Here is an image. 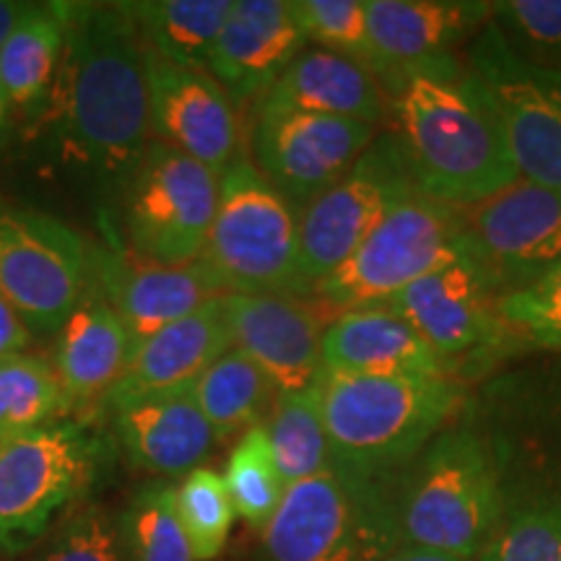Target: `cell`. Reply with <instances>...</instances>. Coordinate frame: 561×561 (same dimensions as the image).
<instances>
[{"label":"cell","instance_id":"obj_1","mask_svg":"<svg viewBox=\"0 0 561 561\" xmlns=\"http://www.w3.org/2000/svg\"><path fill=\"white\" fill-rule=\"evenodd\" d=\"M58 76L39 107L60 157L107 180H130L151 144L144 42L123 3H60Z\"/></svg>","mask_w":561,"mask_h":561},{"label":"cell","instance_id":"obj_2","mask_svg":"<svg viewBox=\"0 0 561 561\" xmlns=\"http://www.w3.org/2000/svg\"><path fill=\"white\" fill-rule=\"evenodd\" d=\"M380 83L421 193L460 208L520 178L500 123L458 60L396 70Z\"/></svg>","mask_w":561,"mask_h":561},{"label":"cell","instance_id":"obj_3","mask_svg":"<svg viewBox=\"0 0 561 561\" xmlns=\"http://www.w3.org/2000/svg\"><path fill=\"white\" fill-rule=\"evenodd\" d=\"M320 411L333 466L362 476H392L442 432L462 405L447 375H335L322 369Z\"/></svg>","mask_w":561,"mask_h":561},{"label":"cell","instance_id":"obj_4","mask_svg":"<svg viewBox=\"0 0 561 561\" xmlns=\"http://www.w3.org/2000/svg\"><path fill=\"white\" fill-rule=\"evenodd\" d=\"M502 517V476L479 430H442L398 486L401 546L471 559Z\"/></svg>","mask_w":561,"mask_h":561},{"label":"cell","instance_id":"obj_5","mask_svg":"<svg viewBox=\"0 0 561 561\" xmlns=\"http://www.w3.org/2000/svg\"><path fill=\"white\" fill-rule=\"evenodd\" d=\"M263 561H385L401 549L390 476L331 466L291 483L261 530Z\"/></svg>","mask_w":561,"mask_h":561},{"label":"cell","instance_id":"obj_6","mask_svg":"<svg viewBox=\"0 0 561 561\" xmlns=\"http://www.w3.org/2000/svg\"><path fill=\"white\" fill-rule=\"evenodd\" d=\"M201 261L227 294L312 297L301 276L299 210L244 151L219 174V203Z\"/></svg>","mask_w":561,"mask_h":561},{"label":"cell","instance_id":"obj_7","mask_svg":"<svg viewBox=\"0 0 561 561\" xmlns=\"http://www.w3.org/2000/svg\"><path fill=\"white\" fill-rule=\"evenodd\" d=\"M102 442L87 421L60 419L0 442V557L30 553L100 473Z\"/></svg>","mask_w":561,"mask_h":561},{"label":"cell","instance_id":"obj_8","mask_svg":"<svg viewBox=\"0 0 561 561\" xmlns=\"http://www.w3.org/2000/svg\"><path fill=\"white\" fill-rule=\"evenodd\" d=\"M458 261V208L416 191L382 216L354 255L314 286L312 297L333 314L388 305L411 284Z\"/></svg>","mask_w":561,"mask_h":561},{"label":"cell","instance_id":"obj_9","mask_svg":"<svg viewBox=\"0 0 561 561\" xmlns=\"http://www.w3.org/2000/svg\"><path fill=\"white\" fill-rule=\"evenodd\" d=\"M466 60L468 83L500 123L517 174L561 193V68L523 58L491 21Z\"/></svg>","mask_w":561,"mask_h":561},{"label":"cell","instance_id":"obj_10","mask_svg":"<svg viewBox=\"0 0 561 561\" xmlns=\"http://www.w3.org/2000/svg\"><path fill=\"white\" fill-rule=\"evenodd\" d=\"M462 261L496 301L520 294L561 265V193L517 178L460 206Z\"/></svg>","mask_w":561,"mask_h":561},{"label":"cell","instance_id":"obj_11","mask_svg":"<svg viewBox=\"0 0 561 561\" xmlns=\"http://www.w3.org/2000/svg\"><path fill=\"white\" fill-rule=\"evenodd\" d=\"M125 248L144 261H201L219 203V172L151 140L125 182Z\"/></svg>","mask_w":561,"mask_h":561},{"label":"cell","instance_id":"obj_12","mask_svg":"<svg viewBox=\"0 0 561 561\" xmlns=\"http://www.w3.org/2000/svg\"><path fill=\"white\" fill-rule=\"evenodd\" d=\"M91 248L66 221L0 208V299L34 333H58L91 291Z\"/></svg>","mask_w":561,"mask_h":561},{"label":"cell","instance_id":"obj_13","mask_svg":"<svg viewBox=\"0 0 561 561\" xmlns=\"http://www.w3.org/2000/svg\"><path fill=\"white\" fill-rule=\"evenodd\" d=\"M416 191L401 138L396 130H380L356 164L299 214L307 286L314 291L320 280L339 271L382 216Z\"/></svg>","mask_w":561,"mask_h":561},{"label":"cell","instance_id":"obj_14","mask_svg":"<svg viewBox=\"0 0 561 561\" xmlns=\"http://www.w3.org/2000/svg\"><path fill=\"white\" fill-rule=\"evenodd\" d=\"M377 133L375 125L346 117L255 110L248 157L301 214L356 164Z\"/></svg>","mask_w":561,"mask_h":561},{"label":"cell","instance_id":"obj_15","mask_svg":"<svg viewBox=\"0 0 561 561\" xmlns=\"http://www.w3.org/2000/svg\"><path fill=\"white\" fill-rule=\"evenodd\" d=\"M151 140L224 172L242 153L237 104L208 70L174 66L144 45Z\"/></svg>","mask_w":561,"mask_h":561},{"label":"cell","instance_id":"obj_16","mask_svg":"<svg viewBox=\"0 0 561 561\" xmlns=\"http://www.w3.org/2000/svg\"><path fill=\"white\" fill-rule=\"evenodd\" d=\"M231 346L261 367L278 396L305 392L322 375V333L335 314L314 297L227 294Z\"/></svg>","mask_w":561,"mask_h":561},{"label":"cell","instance_id":"obj_17","mask_svg":"<svg viewBox=\"0 0 561 561\" xmlns=\"http://www.w3.org/2000/svg\"><path fill=\"white\" fill-rule=\"evenodd\" d=\"M91 289L107 301L128 328L133 346L172 325L216 297L224 286L203 261L161 265L144 261L121 244L91 248Z\"/></svg>","mask_w":561,"mask_h":561},{"label":"cell","instance_id":"obj_18","mask_svg":"<svg viewBox=\"0 0 561 561\" xmlns=\"http://www.w3.org/2000/svg\"><path fill=\"white\" fill-rule=\"evenodd\" d=\"M401 318L442 356V362L504 346L512 335L496 310V299L468 261L430 273L388 301Z\"/></svg>","mask_w":561,"mask_h":561},{"label":"cell","instance_id":"obj_19","mask_svg":"<svg viewBox=\"0 0 561 561\" xmlns=\"http://www.w3.org/2000/svg\"><path fill=\"white\" fill-rule=\"evenodd\" d=\"M305 47L291 0H234L210 53L208 73L237 107H255Z\"/></svg>","mask_w":561,"mask_h":561},{"label":"cell","instance_id":"obj_20","mask_svg":"<svg viewBox=\"0 0 561 561\" xmlns=\"http://www.w3.org/2000/svg\"><path fill=\"white\" fill-rule=\"evenodd\" d=\"M104 413L125 458L157 479L180 481L203 468L219 442L195 403L193 388L110 403Z\"/></svg>","mask_w":561,"mask_h":561},{"label":"cell","instance_id":"obj_21","mask_svg":"<svg viewBox=\"0 0 561 561\" xmlns=\"http://www.w3.org/2000/svg\"><path fill=\"white\" fill-rule=\"evenodd\" d=\"M546 354L486 385L481 409L491 439H483L496 460L523 455L561 481V351Z\"/></svg>","mask_w":561,"mask_h":561},{"label":"cell","instance_id":"obj_22","mask_svg":"<svg viewBox=\"0 0 561 561\" xmlns=\"http://www.w3.org/2000/svg\"><path fill=\"white\" fill-rule=\"evenodd\" d=\"M377 79L453 58V47L491 21L476 0H364Z\"/></svg>","mask_w":561,"mask_h":561},{"label":"cell","instance_id":"obj_23","mask_svg":"<svg viewBox=\"0 0 561 561\" xmlns=\"http://www.w3.org/2000/svg\"><path fill=\"white\" fill-rule=\"evenodd\" d=\"M133 348L125 322L91 289L62 322L53 354L68 416L89 424L91 413L104 411V403L128 369Z\"/></svg>","mask_w":561,"mask_h":561},{"label":"cell","instance_id":"obj_24","mask_svg":"<svg viewBox=\"0 0 561 561\" xmlns=\"http://www.w3.org/2000/svg\"><path fill=\"white\" fill-rule=\"evenodd\" d=\"M224 297L206 301L201 310L140 341L133 348L128 369L112 390L104 409L130 398L193 388V382L210 364L234 348Z\"/></svg>","mask_w":561,"mask_h":561},{"label":"cell","instance_id":"obj_25","mask_svg":"<svg viewBox=\"0 0 561 561\" xmlns=\"http://www.w3.org/2000/svg\"><path fill=\"white\" fill-rule=\"evenodd\" d=\"M255 110H289L322 117H346L375 128L390 117V102L380 79L362 62L322 47H305Z\"/></svg>","mask_w":561,"mask_h":561},{"label":"cell","instance_id":"obj_26","mask_svg":"<svg viewBox=\"0 0 561 561\" xmlns=\"http://www.w3.org/2000/svg\"><path fill=\"white\" fill-rule=\"evenodd\" d=\"M322 369L335 375H424L447 371L442 356L388 305L335 314L322 333Z\"/></svg>","mask_w":561,"mask_h":561},{"label":"cell","instance_id":"obj_27","mask_svg":"<svg viewBox=\"0 0 561 561\" xmlns=\"http://www.w3.org/2000/svg\"><path fill=\"white\" fill-rule=\"evenodd\" d=\"M234 0H136L123 3L140 42L174 66L208 70Z\"/></svg>","mask_w":561,"mask_h":561},{"label":"cell","instance_id":"obj_28","mask_svg":"<svg viewBox=\"0 0 561 561\" xmlns=\"http://www.w3.org/2000/svg\"><path fill=\"white\" fill-rule=\"evenodd\" d=\"M66 19L60 3H34L0 45V83L11 110H39L58 76Z\"/></svg>","mask_w":561,"mask_h":561},{"label":"cell","instance_id":"obj_29","mask_svg":"<svg viewBox=\"0 0 561 561\" xmlns=\"http://www.w3.org/2000/svg\"><path fill=\"white\" fill-rule=\"evenodd\" d=\"M193 396L216 439L224 442L263 424L278 392L255 362L229 348L193 382Z\"/></svg>","mask_w":561,"mask_h":561},{"label":"cell","instance_id":"obj_30","mask_svg":"<svg viewBox=\"0 0 561 561\" xmlns=\"http://www.w3.org/2000/svg\"><path fill=\"white\" fill-rule=\"evenodd\" d=\"M273 458L286 486L325 473L333 466L318 385L305 392H284L263 421Z\"/></svg>","mask_w":561,"mask_h":561},{"label":"cell","instance_id":"obj_31","mask_svg":"<svg viewBox=\"0 0 561 561\" xmlns=\"http://www.w3.org/2000/svg\"><path fill=\"white\" fill-rule=\"evenodd\" d=\"M68 419L66 392L53 359L13 354L0 359V442Z\"/></svg>","mask_w":561,"mask_h":561},{"label":"cell","instance_id":"obj_32","mask_svg":"<svg viewBox=\"0 0 561 561\" xmlns=\"http://www.w3.org/2000/svg\"><path fill=\"white\" fill-rule=\"evenodd\" d=\"M117 517L130 561H195L174 504V481L140 483Z\"/></svg>","mask_w":561,"mask_h":561},{"label":"cell","instance_id":"obj_33","mask_svg":"<svg viewBox=\"0 0 561 561\" xmlns=\"http://www.w3.org/2000/svg\"><path fill=\"white\" fill-rule=\"evenodd\" d=\"M224 481H227L237 517L250 528L263 530L276 515L286 491L263 424L250 426L240 434L227 458Z\"/></svg>","mask_w":561,"mask_h":561},{"label":"cell","instance_id":"obj_34","mask_svg":"<svg viewBox=\"0 0 561 561\" xmlns=\"http://www.w3.org/2000/svg\"><path fill=\"white\" fill-rule=\"evenodd\" d=\"M30 561H130L121 517L102 502H76L30 551Z\"/></svg>","mask_w":561,"mask_h":561},{"label":"cell","instance_id":"obj_35","mask_svg":"<svg viewBox=\"0 0 561 561\" xmlns=\"http://www.w3.org/2000/svg\"><path fill=\"white\" fill-rule=\"evenodd\" d=\"M174 504L195 561H214L227 549L234 504L224 473L203 466L174 481Z\"/></svg>","mask_w":561,"mask_h":561},{"label":"cell","instance_id":"obj_36","mask_svg":"<svg viewBox=\"0 0 561 561\" xmlns=\"http://www.w3.org/2000/svg\"><path fill=\"white\" fill-rule=\"evenodd\" d=\"M479 561H561V500L541 496L510 510Z\"/></svg>","mask_w":561,"mask_h":561},{"label":"cell","instance_id":"obj_37","mask_svg":"<svg viewBox=\"0 0 561 561\" xmlns=\"http://www.w3.org/2000/svg\"><path fill=\"white\" fill-rule=\"evenodd\" d=\"M291 13L307 42L362 62L375 73L364 0H291Z\"/></svg>","mask_w":561,"mask_h":561},{"label":"cell","instance_id":"obj_38","mask_svg":"<svg viewBox=\"0 0 561 561\" xmlns=\"http://www.w3.org/2000/svg\"><path fill=\"white\" fill-rule=\"evenodd\" d=\"M491 24L523 58L561 68V0L491 3Z\"/></svg>","mask_w":561,"mask_h":561},{"label":"cell","instance_id":"obj_39","mask_svg":"<svg viewBox=\"0 0 561 561\" xmlns=\"http://www.w3.org/2000/svg\"><path fill=\"white\" fill-rule=\"evenodd\" d=\"M512 339L538 351H561V265L536 286L496 301Z\"/></svg>","mask_w":561,"mask_h":561},{"label":"cell","instance_id":"obj_40","mask_svg":"<svg viewBox=\"0 0 561 561\" xmlns=\"http://www.w3.org/2000/svg\"><path fill=\"white\" fill-rule=\"evenodd\" d=\"M34 343V331L26 325L24 318L0 299V359L3 356L24 354Z\"/></svg>","mask_w":561,"mask_h":561},{"label":"cell","instance_id":"obj_41","mask_svg":"<svg viewBox=\"0 0 561 561\" xmlns=\"http://www.w3.org/2000/svg\"><path fill=\"white\" fill-rule=\"evenodd\" d=\"M34 3H24V0H0V45L13 32V26L30 13Z\"/></svg>","mask_w":561,"mask_h":561},{"label":"cell","instance_id":"obj_42","mask_svg":"<svg viewBox=\"0 0 561 561\" xmlns=\"http://www.w3.org/2000/svg\"><path fill=\"white\" fill-rule=\"evenodd\" d=\"M385 561H471V559H458L450 553L439 551H426V549H413V546H401L396 553H390Z\"/></svg>","mask_w":561,"mask_h":561},{"label":"cell","instance_id":"obj_43","mask_svg":"<svg viewBox=\"0 0 561 561\" xmlns=\"http://www.w3.org/2000/svg\"><path fill=\"white\" fill-rule=\"evenodd\" d=\"M9 117H11V102L5 96L3 83H0V138L5 136V128H9Z\"/></svg>","mask_w":561,"mask_h":561}]
</instances>
